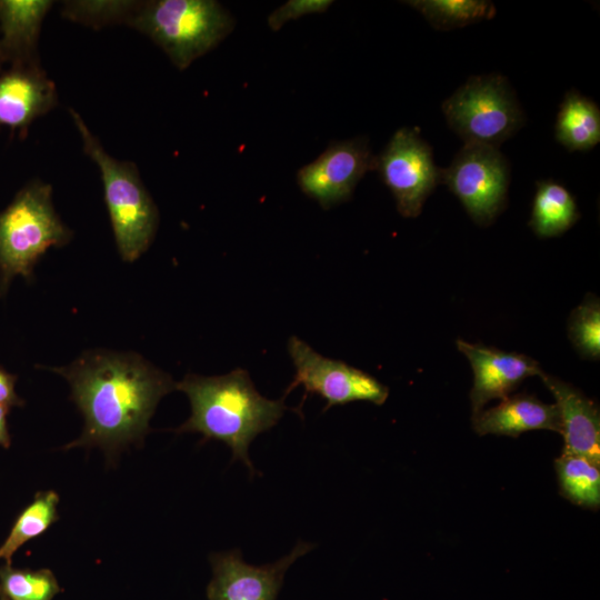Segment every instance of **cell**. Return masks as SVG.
Returning a JSON list of instances; mask_svg holds the SVG:
<instances>
[{"label": "cell", "instance_id": "obj_8", "mask_svg": "<svg viewBox=\"0 0 600 600\" xmlns=\"http://www.w3.org/2000/svg\"><path fill=\"white\" fill-rule=\"evenodd\" d=\"M288 352L296 373L284 397L303 386L306 394H318L326 400L324 410H328L353 401L381 406L389 396V388L374 377L343 361L323 357L296 336L289 339Z\"/></svg>", "mask_w": 600, "mask_h": 600}, {"label": "cell", "instance_id": "obj_19", "mask_svg": "<svg viewBox=\"0 0 600 600\" xmlns=\"http://www.w3.org/2000/svg\"><path fill=\"white\" fill-rule=\"evenodd\" d=\"M562 497L576 506L598 510L600 507V466L587 458L562 453L554 460Z\"/></svg>", "mask_w": 600, "mask_h": 600}, {"label": "cell", "instance_id": "obj_10", "mask_svg": "<svg viewBox=\"0 0 600 600\" xmlns=\"http://www.w3.org/2000/svg\"><path fill=\"white\" fill-rule=\"evenodd\" d=\"M374 166L376 157L367 138L334 141L299 169L297 182L304 194L329 210L348 201L358 182Z\"/></svg>", "mask_w": 600, "mask_h": 600}, {"label": "cell", "instance_id": "obj_17", "mask_svg": "<svg viewBox=\"0 0 600 600\" xmlns=\"http://www.w3.org/2000/svg\"><path fill=\"white\" fill-rule=\"evenodd\" d=\"M556 138L569 151H586L600 141V110L577 91L566 93L556 121Z\"/></svg>", "mask_w": 600, "mask_h": 600}, {"label": "cell", "instance_id": "obj_7", "mask_svg": "<svg viewBox=\"0 0 600 600\" xmlns=\"http://www.w3.org/2000/svg\"><path fill=\"white\" fill-rule=\"evenodd\" d=\"M509 164L498 148L464 143L450 167L440 171V182L460 200L479 224H489L506 204Z\"/></svg>", "mask_w": 600, "mask_h": 600}, {"label": "cell", "instance_id": "obj_12", "mask_svg": "<svg viewBox=\"0 0 600 600\" xmlns=\"http://www.w3.org/2000/svg\"><path fill=\"white\" fill-rule=\"evenodd\" d=\"M457 347L473 370L470 391L472 414L493 399H504L528 377L540 376L539 363L522 353L504 352L482 344L458 340Z\"/></svg>", "mask_w": 600, "mask_h": 600}, {"label": "cell", "instance_id": "obj_4", "mask_svg": "<svg viewBox=\"0 0 600 600\" xmlns=\"http://www.w3.org/2000/svg\"><path fill=\"white\" fill-rule=\"evenodd\" d=\"M71 237L54 210L51 186L28 182L0 211V298L16 277L31 280L47 250L67 244Z\"/></svg>", "mask_w": 600, "mask_h": 600}, {"label": "cell", "instance_id": "obj_21", "mask_svg": "<svg viewBox=\"0 0 600 600\" xmlns=\"http://www.w3.org/2000/svg\"><path fill=\"white\" fill-rule=\"evenodd\" d=\"M406 3L438 30L461 28L496 14L494 6L484 0H411Z\"/></svg>", "mask_w": 600, "mask_h": 600}, {"label": "cell", "instance_id": "obj_23", "mask_svg": "<svg viewBox=\"0 0 600 600\" xmlns=\"http://www.w3.org/2000/svg\"><path fill=\"white\" fill-rule=\"evenodd\" d=\"M569 339L583 357L598 360L600 356V304L594 297L586 299L569 318Z\"/></svg>", "mask_w": 600, "mask_h": 600}, {"label": "cell", "instance_id": "obj_24", "mask_svg": "<svg viewBox=\"0 0 600 600\" xmlns=\"http://www.w3.org/2000/svg\"><path fill=\"white\" fill-rule=\"evenodd\" d=\"M138 1H68L62 14L73 21L91 27L127 22Z\"/></svg>", "mask_w": 600, "mask_h": 600}, {"label": "cell", "instance_id": "obj_27", "mask_svg": "<svg viewBox=\"0 0 600 600\" xmlns=\"http://www.w3.org/2000/svg\"><path fill=\"white\" fill-rule=\"evenodd\" d=\"M8 412L9 408L0 404V446L3 448H9L11 443L7 422Z\"/></svg>", "mask_w": 600, "mask_h": 600}, {"label": "cell", "instance_id": "obj_18", "mask_svg": "<svg viewBox=\"0 0 600 600\" xmlns=\"http://www.w3.org/2000/svg\"><path fill=\"white\" fill-rule=\"evenodd\" d=\"M579 218L571 193L553 180L537 182L530 227L541 238L556 237L567 231Z\"/></svg>", "mask_w": 600, "mask_h": 600}, {"label": "cell", "instance_id": "obj_26", "mask_svg": "<svg viewBox=\"0 0 600 600\" xmlns=\"http://www.w3.org/2000/svg\"><path fill=\"white\" fill-rule=\"evenodd\" d=\"M16 376L0 367V404L9 409L24 403L16 392Z\"/></svg>", "mask_w": 600, "mask_h": 600}, {"label": "cell", "instance_id": "obj_15", "mask_svg": "<svg viewBox=\"0 0 600 600\" xmlns=\"http://www.w3.org/2000/svg\"><path fill=\"white\" fill-rule=\"evenodd\" d=\"M50 0H0V56L10 66L39 67L38 41Z\"/></svg>", "mask_w": 600, "mask_h": 600}, {"label": "cell", "instance_id": "obj_22", "mask_svg": "<svg viewBox=\"0 0 600 600\" xmlns=\"http://www.w3.org/2000/svg\"><path fill=\"white\" fill-rule=\"evenodd\" d=\"M60 586L49 569L0 567V593L8 600H52Z\"/></svg>", "mask_w": 600, "mask_h": 600}, {"label": "cell", "instance_id": "obj_14", "mask_svg": "<svg viewBox=\"0 0 600 600\" xmlns=\"http://www.w3.org/2000/svg\"><path fill=\"white\" fill-rule=\"evenodd\" d=\"M556 399L564 447L562 453L579 456L600 466V411L579 389L541 372L539 376Z\"/></svg>", "mask_w": 600, "mask_h": 600}, {"label": "cell", "instance_id": "obj_9", "mask_svg": "<svg viewBox=\"0 0 600 600\" xmlns=\"http://www.w3.org/2000/svg\"><path fill=\"white\" fill-rule=\"evenodd\" d=\"M374 170L392 192L397 209L404 218L418 217L440 182L441 170L433 162L431 147L411 128L393 133L376 157Z\"/></svg>", "mask_w": 600, "mask_h": 600}, {"label": "cell", "instance_id": "obj_28", "mask_svg": "<svg viewBox=\"0 0 600 600\" xmlns=\"http://www.w3.org/2000/svg\"><path fill=\"white\" fill-rule=\"evenodd\" d=\"M0 600H8L3 594L0 593Z\"/></svg>", "mask_w": 600, "mask_h": 600}, {"label": "cell", "instance_id": "obj_6", "mask_svg": "<svg viewBox=\"0 0 600 600\" xmlns=\"http://www.w3.org/2000/svg\"><path fill=\"white\" fill-rule=\"evenodd\" d=\"M450 128L468 144L498 148L524 123L508 80L500 74L471 77L442 103Z\"/></svg>", "mask_w": 600, "mask_h": 600}, {"label": "cell", "instance_id": "obj_2", "mask_svg": "<svg viewBox=\"0 0 600 600\" xmlns=\"http://www.w3.org/2000/svg\"><path fill=\"white\" fill-rule=\"evenodd\" d=\"M176 389L187 394L191 406L189 419L176 432H197L203 436V441L223 442L232 452L231 460L243 462L254 474L249 447L282 418L288 409L286 397L278 400L263 397L249 372L241 368L214 377L189 373L177 382Z\"/></svg>", "mask_w": 600, "mask_h": 600}, {"label": "cell", "instance_id": "obj_25", "mask_svg": "<svg viewBox=\"0 0 600 600\" xmlns=\"http://www.w3.org/2000/svg\"><path fill=\"white\" fill-rule=\"evenodd\" d=\"M332 3L331 0H289L268 16L267 23L272 31H278L290 20L326 12Z\"/></svg>", "mask_w": 600, "mask_h": 600}, {"label": "cell", "instance_id": "obj_16", "mask_svg": "<svg viewBox=\"0 0 600 600\" xmlns=\"http://www.w3.org/2000/svg\"><path fill=\"white\" fill-rule=\"evenodd\" d=\"M472 427L480 434L518 437L522 432L546 429L561 432L558 408L540 401L536 396L518 393L507 397L490 409L472 414Z\"/></svg>", "mask_w": 600, "mask_h": 600}, {"label": "cell", "instance_id": "obj_5", "mask_svg": "<svg viewBox=\"0 0 600 600\" xmlns=\"http://www.w3.org/2000/svg\"><path fill=\"white\" fill-rule=\"evenodd\" d=\"M84 152L97 163L104 189L114 240L123 261L133 262L151 244L159 212L134 163L111 157L91 133L78 112L70 109Z\"/></svg>", "mask_w": 600, "mask_h": 600}, {"label": "cell", "instance_id": "obj_11", "mask_svg": "<svg viewBox=\"0 0 600 600\" xmlns=\"http://www.w3.org/2000/svg\"><path fill=\"white\" fill-rule=\"evenodd\" d=\"M313 548V543L299 541L287 556L264 566L244 562L239 549L214 552L208 600H277L287 570Z\"/></svg>", "mask_w": 600, "mask_h": 600}, {"label": "cell", "instance_id": "obj_3", "mask_svg": "<svg viewBox=\"0 0 600 600\" xmlns=\"http://www.w3.org/2000/svg\"><path fill=\"white\" fill-rule=\"evenodd\" d=\"M159 46L176 68L187 69L233 30L236 20L214 0L138 1L126 22Z\"/></svg>", "mask_w": 600, "mask_h": 600}, {"label": "cell", "instance_id": "obj_13", "mask_svg": "<svg viewBox=\"0 0 600 600\" xmlns=\"http://www.w3.org/2000/svg\"><path fill=\"white\" fill-rule=\"evenodd\" d=\"M57 103L56 86L41 66H10L0 71V126L26 130Z\"/></svg>", "mask_w": 600, "mask_h": 600}, {"label": "cell", "instance_id": "obj_20", "mask_svg": "<svg viewBox=\"0 0 600 600\" xmlns=\"http://www.w3.org/2000/svg\"><path fill=\"white\" fill-rule=\"evenodd\" d=\"M59 496L52 491H39L17 517L8 537L0 546V560L11 564L12 556L27 541L42 534L58 520Z\"/></svg>", "mask_w": 600, "mask_h": 600}, {"label": "cell", "instance_id": "obj_1", "mask_svg": "<svg viewBox=\"0 0 600 600\" xmlns=\"http://www.w3.org/2000/svg\"><path fill=\"white\" fill-rule=\"evenodd\" d=\"M71 387L84 418L81 436L64 446L99 447L109 457L142 442L159 401L177 382L137 353L93 350L71 364L51 368Z\"/></svg>", "mask_w": 600, "mask_h": 600}, {"label": "cell", "instance_id": "obj_29", "mask_svg": "<svg viewBox=\"0 0 600 600\" xmlns=\"http://www.w3.org/2000/svg\"><path fill=\"white\" fill-rule=\"evenodd\" d=\"M2 64H3V61H2L1 56H0V71H1Z\"/></svg>", "mask_w": 600, "mask_h": 600}]
</instances>
